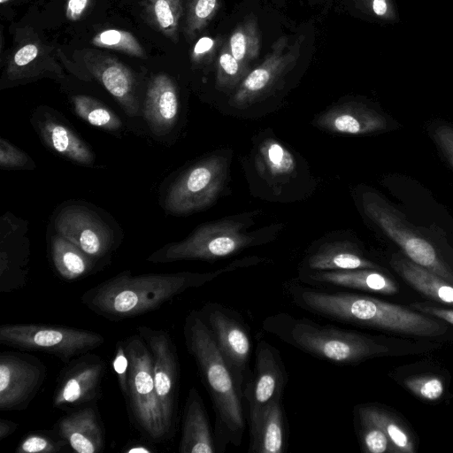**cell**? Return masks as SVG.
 <instances>
[{
    "label": "cell",
    "instance_id": "16",
    "mask_svg": "<svg viewBox=\"0 0 453 453\" xmlns=\"http://www.w3.org/2000/svg\"><path fill=\"white\" fill-rule=\"evenodd\" d=\"M57 234L65 237L96 261L108 255L114 244L112 229L94 210L73 203L54 219Z\"/></svg>",
    "mask_w": 453,
    "mask_h": 453
},
{
    "label": "cell",
    "instance_id": "34",
    "mask_svg": "<svg viewBox=\"0 0 453 453\" xmlns=\"http://www.w3.org/2000/svg\"><path fill=\"white\" fill-rule=\"evenodd\" d=\"M250 65L232 54L228 43L220 50L216 65V88L230 96L250 73Z\"/></svg>",
    "mask_w": 453,
    "mask_h": 453
},
{
    "label": "cell",
    "instance_id": "15",
    "mask_svg": "<svg viewBox=\"0 0 453 453\" xmlns=\"http://www.w3.org/2000/svg\"><path fill=\"white\" fill-rule=\"evenodd\" d=\"M288 374L278 349L260 340L255 352V365L246 383L243 398L249 407L250 426H254L264 411L281 398Z\"/></svg>",
    "mask_w": 453,
    "mask_h": 453
},
{
    "label": "cell",
    "instance_id": "1",
    "mask_svg": "<svg viewBox=\"0 0 453 453\" xmlns=\"http://www.w3.org/2000/svg\"><path fill=\"white\" fill-rule=\"evenodd\" d=\"M266 261L257 256L245 257L206 273L133 275L126 270L88 289L81 300L92 312L104 319L122 320L153 311L175 296L202 287L222 273Z\"/></svg>",
    "mask_w": 453,
    "mask_h": 453
},
{
    "label": "cell",
    "instance_id": "38",
    "mask_svg": "<svg viewBox=\"0 0 453 453\" xmlns=\"http://www.w3.org/2000/svg\"><path fill=\"white\" fill-rule=\"evenodd\" d=\"M0 167L4 170H32L33 159L4 138L0 139Z\"/></svg>",
    "mask_w": 453,
    "mask_h": 453
},
{
    "label": "cell",
    "instance_id": "9",
    "mask_svg": "<svg viewBox=\"0 0 453 453\" xmlns=\"http://www.w3.org/2000/svg\"><path fill=\"white\" fill-rule=\"evenodd\" d=\"M302 42L300 36L289 45L288 37L279 38L265 59L228 96L223 114L243 119L264 116V104L281 90L287 74L296 65Z\"/></svg>",
    "mask_w": 453,
    "mask_h": 453
},
{
    "label": "cell",
    "instance_id": "41",
    "mask_svg": "<svg viewBox=\"0 0 453 453\" xmlns=\"http://www.w3.org/2000/svg\"><path fill=\"white\" fill-rule=\"evenodd\" d=\"M39 54V48L35 43L22 45L13 55L8 68V77L11 81L21 79L24 70L33 63Z\"/></svg>",
    "mask_w": 453,
    "mask_h": 453
},
{
    "label": "cell",
    "instance_id": "50",
    "mask_svg": "<svg viewBox=\"0 0 453 453\" xmlns=\"http://www.w3.org/2000/svg\"><path fill=\"white\" fill-rule=\"evenodd\" d=\"M9 1H10V0H0V3H1V4H4V3H7V2H9Z\"/></svg>",
    "mask_w": 453,
    "mask_h": 453
},
{
    "label": "cell",
    "instance_id": "12",
    "mask_svg": "<svg viewBox=\"0 0 453 453\" xmlns=\"http://www.w3.org/2000/svg\"><path fill=\"white\" fill-rule=\"evenodd\" d=\"M199 312L211 330L244 400V388L252 373L250 369L252 342L246 325L235 312L219 303H205Z\"/></svg>",
    "mask_w": 453,
    "mask_h": 453
},
{
    "label": "cell",
    "instance_id": "2",
    "mask_svg": "<svg viewBox=\"0 0 453 453\" xmlns=\"http://www.w3.org/2000/svg\"><path fill=\"white\" fill-rule=\"evenodd\" d=\"M241 165L250 196L265 202L303 201L319 187L306 158L270 127L252 136Z\"/></svg>",
    "mask_w": 453,
    "mask_h": 453
},
{
    "label": "cell",
    "instance_id": "14",
    "mask_svg": "<svg viewBox=\"0 0 453 453\" xmlns=\"http://www.w3.org/2000/svg\"><path fill=\"white\" fill-rule=\"evenodd\" d=\"M46 378L45 365L35 357L21 352L0 354V410L24 411Z\"/></svg>",
    "mask_w": 453,
    "mask_h": 453
},
{
    "label": "cell",
    "instance_id": "21",
    "mask_svg": "<svg viewBox=\"0 0 453 453\" xmlns=\"http://www.w3.org/2000/svg\"><path fill=\"white\" fill-rule=\"evenodd\" d=\"M86 65L92 75L114 97L129 117L140 113L137 86L131 70L117 58L108 55L90 53Z\"/></svg>",
    "mask_w": 453,
    "mask_h": 453
},
{
    "label": "cell",
    "instance_id": "47",
    "mask_svg": "<svg viewBox=\"0 0 453 453\" xmlns=\"http://www.w3.org/2000/svg\"><path fill=\"white\" fill-rule=\"evenodd\" d=\"M366 5L376 16L382 19H390L393 8L390 0H366Z\"/></svg>",
    "mask_w": 453,
    "mask_h": 453
},
{
    "label": "cell",
    "instance_id": "18",
    "mask_svg": "<svg viewBox=\"0 0 453 453\" xmlns=\"http://www.w3.org/2000/svg\"><path fill=\"white\" fill-rule=\"evenodd\" d=\"M311 125L320 131L346 135H366L387 130V116L371 104L342 98L317 113Z\"/></svg>",
    "mask_w": 453,
    "mask_h": 453
},
{
    "label": "cell",
    "instance_id": "20",
    "mask_svg": "<svg viewBox=\"0 0 453 453\" xmlns=\"http://www.w3.org/2000/svg\"><path fill=\"white\" fill-rule=\"evenodd\" d=\"M104 372V362L99 357L89 355L75 360L59 379L53 406L73 407L97 397Z\"/></svg>",
    "mask_w": 453,
    "mask_h": 453
},
{
    "label": "cell",
    "instance_id": "37",
    "mask_svg": "<svg viewBox=\"0 0 453 453\" xmlns=\"http://www.w3.org/2000/svg\"><path fill=\"white\" fill-rule=\"evenodd\" d=\"M403 384L415 395L427 401H436L444 393L443 382L434 375L409 377Z\"/></svg>",
    "mask_w": 453,
    "mask_h": 453
},
{
    "label": "cell",
    "instance_id": "19",
    "mask_svg": "<svg viewBox=\"0 0 453 453\" xmlns=\"http://www.w3.org/2000/svg\"><path fill=\"white\" fill-rule=\"evenodd\" d=\"M27 222L11 212L0 219V292L22 288L27 280L29 240Z\"/></svg>",
    "mask_w": 453,
    "mask_h": 453
},
{
    "label": "cell",
    "instance_id": "48",
    "mask_svg": "<svg viewBox=\"0 0 453 453\" xmlns=\"http://www.w3.org/2000/svg\"><path fill=\"white\" fill-rule=\"evenodd\" d=\"M19 425L9 419L0 418V441L13 434Z\"/></svg>",
    "mask_w": 453,
    "mask_h": 453
},
{
    "label": "cell",
    "instance_id": "49",
    "mask_svg": "<svg viewBox=\"0 0 453 453\" xmlns=\"http://www.w3.org/2000/svg\"><path fill=\"white\" fill-rule=\"evenodd\" d=\"M124 451L127 453H150L152 449L143 444H134L127 448Z\"/></svg>",
    "mask_w": 453,
    "mask_h": 453
},
{
    "label": "cell",
    "instance_id": "6",
    "mask_svg": "<svg viewBox=\"0 0 453 453\" xmlns=\"http://www.w3.org/2000/svg\"><path fill=\"white\" fill-rule=\"evenodd\" d=\"M263 328L286 343L335 364H357L390 352L378 337L319 325L285 312L265 319Z\"/></svg>",
    "mask_w": 453,
    "mask_h": 453
},
{
    "label": "cell",
    "instance_id": "3",
    "mask_svg": "<svg viewBox=\"0 0 453 453\" xmlns=\"http://www.w3.org/2000/svg\"><path fill=\"white\" fill-rule=\"evenodd\" d=\"M290 295L303 309L361 326L420 337L439 336L448 329L442 320L368 296L300 286L291 287Z\"/></svg>",
    "mask_w": 453,
    "mask_h": 453
},
{
    "label": "cell",
    "instance_id": "30",
    "mask_svg": "<svg viewBox=\"0 0 453 453\" xmlns=\"http://www.w3.org/2000/svg\"><path fill=\"white\" fill-rule=\"evenodd\" d=\"M357 412L358 418L372 422L387 434L394 452H415V445L411 434L393 414L374 405L358 406Z\"/></svg>",
    "mask_w": 453,
    "mask_h": 453
},
{
    "label": "cell",
    "instance_id": "29",
    "mask_svg": "<svg viewBox=\"0 0 453 453\" xmlns=\"http://www.w3.org/2000/svg\"><path fill=\"white\" fill-rule=\"evenodd\" d=\"M50 254L56 271L66 280H75L88 275L96 265L94 258L58 234L51 238Z\"/></svg>",
    "mask_w": 453,
    "mask_h": 453
},
{
    "label": "cell",
    "instance_id": "10",
    "mask_svg": "<svg viewBox=\"0 0 453 453\" xmlns=\"http://www.w3.org/2000/svg\"><path fill=\"white\" fill-rule=\"evenodd\" d=\"M130 365L126 398L137 429L150 441L159 442L169 437L157 398L150 351L137 334L126 341Z\"/></svg>",
    "mask_w": 453,
    "mask_h": 453
},
{
    "label": "cell",
    "instance_id": "11",
    "mask_svg": "<svg viewBox=\"0 0 453 453\" xmlns=\"http://www.w3.org/2000/svg\"><path fill=\"white\" fill-rule=\"evenodd\" d=\"M0 343L20 350L42 351L69 362L99 348L104 338L97 332L60 325L19 323L0 326Z\"/></svg>",
    "mask_w": 453,
    "mask_h": 453
},
{
    "label": "cell",
    "instance_id": "36",
    "mask_svg": "<svg viewBox=\"0 0 453 453\" xmlns=\"http://www.w3.org/2000/svg\"><path fill=\"white\" fill-rule=\"evenodd\" d=\"M219 7V0H192L187 13L186 35L193 38L202 31L216 15Z\"/></svg>",
    "mask_w": 453,
    "mask_h": 453
},
{
    "label": "cell",
    "instance_id": "17",
    "mask_svg": "<svg viewBox=\"0 0 453 453\" xmlns=\"http://www.w3.org/2000/svg\"><path fill=\"white\" fill-rule=\"evenodd\" d=\"M380 267L366 257L357 240L347 231L326 233L307 249L299 271H344Z\"/></svg>",
    "mask_w": 453,
    "mask_h": 453
},
{
    "label": "cell",
    "instance_id": "4",
    "mask_svg": "<svg viewBox=\"0 0 453 453\" xmlns=\"http://www.w3.org/2000/svg\"><path fill=\"white\" fill-rule=\"evenodd\" d=\"M183 334L186 347L212 401L218 443L221 450L227 443L239 446L245 429L243 399L199 311L188 314Z\"/></svg>",
    "mask_w": 453,
    "mask_h": 453
},
{
    "label": "cell",
    "instance_id": "24",
    "mask_svg": "<svg viewBox=\"0 0 453 453\" xmlns=\"http://www.w3.org/2000/svg\"><path fill=\"white\" fill-rule=\"evenodd\" d=\"M299 279L309 284L342 287L384 295H393L398 291L395 282L377 269L299 271Z\"/></svg>",
    "mask_w": 453,
    "mask_h": 453
},
{
    "label": "cell",
    "instance_id": "13",
    "mask_svg": "<svg viewBox=\"0 0 453 453\" xmlns=\"http://www.w3.org/2000/svg\"><path fill=\"white\" fill-rule=\"evenodd\" d=\"M147 344L153 365V376L165 426L170 436L178 409L180 363L175 345L168 332L146 326L136 328Z\"/></svg>",
    "mask_w": 453,
    "mask_h": 453
},
{
    "label": "cell",
    "instance_id": "46",
    "mask_svg": "<svg viewBox=\"0 0 453 453\" xmlns=\"http://www.w3.org/2000/svg\"><path fill=\"white\" fill-rule=\"evenodd\" d=\"M92 0H67L65 15L70 21L80 19Z\"/></svg>",
    "mask_w": 453,
    "mask_h": 453
},
{
    "label": "cell",
    "instance_id": "42",
    "mask_svg": "<svg viewBox=\"0 0 453 453\" xmlns=\"http://www.w3.org/2000/svg\"><path fill=\"white\" fill-rule=\"evenodd\" d=\"M129 365L130 362L125 341H119L116 344L115 354L112 359V368L119 388L125 397L127 393Z\"/></svg>",
    "mask_w": 453,
    "mask_h": 453
},
{
    "label": "cell",
    "instance_id": "39",
    "mask_svg": "<svg viewBox=\"0 0 453 453\" xmlns=\"http://www.w3.org/2000/svg\"><path fill=\"white\" fill-rule=\"evenodd\" d=\"M361 424V436L365 451L370 453L394 452L387 434L372 422L358 418Z\"/></svg>",
    "mask_w": 453,
    "mask_h": 453
},
{
    "label": "cell",
    "instance_id": "44",
    "mask_svg": "<svg viewBox=\"0 0 453 453\" xmlns=\"http://www.w3.org/2000/svg\"><path fill=\"white\" fill-rule=\"evenodd\" d=\"M413 310L453 325V309L444 308L429 302L411 304Z\"/></svg>",
    "mask_w": 453,
    "mask_h": 453
},
{
    "label": "cell",
    "instance_id": "28",
    "mask_svg": "<svg viewBox=\"0 0 453 453\" xmlns=\"http://www.w3.org/2000/svg\"><path fill=\"white\" fill-rule=\"evenodd\" d=\"M390 265L417 291L433 301L453 306L451 283L398 253L391 257Z\"/></svg>",
    "mask_w": 453,
    "mask_h": 453
},
{
    "label": "cell",
    "instance_id": "23",
    "mask_svg": "<svg viewBox=\"0 0 453 453\" xmlns=\"http://www.w3.org/2000/svg\"><path fill=\"white\" fill-rule=\"evenodd\" d=\"M142 114L155 135H165L175 127L180 116V96L178 88L170 76L161 73L150 80Z\"/></svg>",
    "mask_w": 453,
    "mask_h": 453
},
{
    "label": "cell",
    "instance_id": "31",
    "mask_svg": "<svg viewBox=\"0 0 453 453\" xmlns=\"http://www.w3.org/2000/svg\"><path fill=\"white\" fill-rule=\"evenodd\" d=\"M72 104L76 115L91 126L112 133L122 129L119 116L96 98L76 95L72 97Z\"/></svg>",
    "mask_w": 453,
    "mask_h": 453
},
{
    "label": "cell",
    "instance_id": "25",
    "mask_svg": "<svg viewBox=\"0 0 453 453\" xmlns=\"http://www.w3.org/2000/svg\"><path fill=\"white\" fill-rule=\"evenodd\" d=\"M217 450L203 399L195 387L188 394L183 411L180 453H214Z\"/></svg>",
    "mask_w": 453,
    "mask_h": 453
},
{
    "label": "cell",
    "instance_id": "43",
    "mask_svg": "<svg viewBox=\"0 0 453 453\" xmlns=\"http://www.w3.org/2000/svg\"><path fill=\"white\" fill-rule=\"evenodd\" d=\"M432 137L439 150L453 167V127L447 124L436 126Z\"/></svg>",
    "mask_w": 453,
    "mask_h": 453
},
{
    "label": "cell",
    "instance_id": "33",
    "mask_svg": "<svg viewBox=\"0 0 453 453\" xmlns=\"http://www.w3.org/2000/svg\"><path fill=\"white\" fill-rule=\"evenodd\" d=\"M234 57L250 65L260 52L261 34L255 17L250 16L240 23L227 42Z\"/></svg>",
    "mask_w": 453,
    "mask_h": 453
},
{
    "label": "cell",
    "instance_id": "32",
    "mask_svg": "<svg viewBox=\"0 0 453 453\" xmlns=\"http://www.w3.org/2000/svg\"><path fill=\"white\" fill-rule=\"evenodd\" d=\"M143 6L152 26L176 42L183 13L181 0H143Z\"/></svg>",
    "mask_w": 453,
    "mask_h": 453
},
{
    "label": "cell",
    "instance_id": "45",
    "mask_svg": "<svg viewBox=\"0 0 453 453\" xmlns=\"http://www.w3.org/2000/svg\"><path fill=\"white\" fill-rule=\"evenodd\" d=\"M216 48V41L209 36L201 37L194 45L191 52L193 63L199 64L211 56Z\"/></svg>",
    "mask_w": 453,
    "mask_h": 453
},
{
    "label": "cell",
    "instance_id": "8",
    "mask_svg": "<svg viewBox=\"0 0 453 453\" xmlns=\"http://www.w3.org/2000/svg\"><path fill=\"white\" fill-rule=\"evenodd\" d=\"M233 150L210 152L185 168L168 188L165 209L174 215L204 211L220 199L231 180Z\"/></svg>",
    "mask_w": 453,
    "mask_h": 453
},
{
    "label": "cell",
    "instance_id": "35",
    "mask_svg": "<svg viewBox=\"0 0 453 453\" xmlns=\"http://www.w3.org/2000/svg\"><path fill=\"white\" fill-rule=\"evenodd\" d=\"M91 43L100 48L119 50L136 58H145V51L135 36L124 30L114 28L103 30L94 36Z\"/></svg>",
    "mask_w": 453,
    "mask_h": 453
},
{
    "label": "cell",
    "instance_id": "22",
    "mask_svg": "<svg viewBox=\"0 0 453 453\" xmlns=\"http://www.w3.org/2000/svg\"><path fill=\"white\" fill-rule=\"evenodd\" d=\"M33 125L42 142L53 152L76 164L91 166L95 156L88 145L58 117L47 110L35 113Z\"/></svg>",
    "mask_w": 453,
    "mask_h": 453
},
{
    "label": "cell",
    "instance_id": "5",
    "mask_svg": "<svg viewBox=\"0 0 453 453\" xmlns=\"http://www.w3.org/2000/svg\"><path fill=\"white\" fill-rule=\"evenodd\" d=\"M262 214L261 210L243 211L199 225L184 240L163 246L147 260L156 264L216 260L267 244L278 238L285 224L276 222L252 229Z\"/></svg>",
    "mask_w": 453,
    "mask_h": 453
},
{
    "label": "cell",
    "instance_id": "40",
    "mask_svg": "<svg viewBox=\"0 0 453 453\" xmlns=\"http://www.w3.org/2000/svg\"><path fill=\"white\" fill-rule=\"evenodd\" d=\"M62 450V443L44 433L27 434L19 443L16 453H56Z\"/></svg>",
    "mask_w": 453,
    "mask_h": 453
},
{
    "label": "cell",
    "instance_id": "27",
    "mask_svg": "<svg viewBox=\"0 0 453 453\" xmlns=\"http://www.w3.org/2000/svg\"><path fill=\"white\" fill-rule=\"evenodd\" d=\"M249 453H283L288 445L281 398L276 399L250 426Z\"/></svg>",
    "mask_w": 453,
    "mask_h": 453
},
{
    "label": "cell",
    "instance_id": "7",
    "mask_svg": "<svg viewBox=\"0 0 453 453\" xmlns=\"http://www.w3.org/2000/svg\"><path fill=\"white\" fill-rule=\"evenodd\" d=\"M355 202L360 212L395 242L412 262L453 285V269L435 245L379 193L358 188Z\"/></svg>",
    "mask_w": 453,
    "mask_h": 453
},
{
    "label": "cell",
    "instance_id": "26",
    "mask_svg": "<svg viewBox=\"0 0 453 453\" xmlns=\"http://www.w3.org/2000/svg\"><path fill=\"white\" fill-rule=\"evenodd\" d=\"M57 427L59 435L78 453H96L104 448V431L92 406L63 416Z\"/></svg>",
    "mask_w": 453,
    "mask_h": 453
}]
</instances>
